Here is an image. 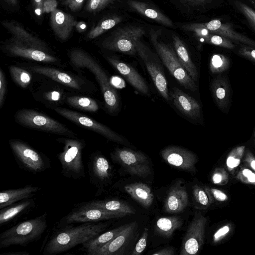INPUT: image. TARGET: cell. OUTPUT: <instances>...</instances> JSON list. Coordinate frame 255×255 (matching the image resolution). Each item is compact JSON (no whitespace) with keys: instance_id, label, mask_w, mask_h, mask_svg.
<instances>
[{"instance_id":"cell-16","label":"cell","mask_w":255,"mask_h":255,"mask_svg":"<svg viewBox=\"0 0 255 255\" xmlns=\"http://www.w3.org/2000/svg\"><path fill=\"white\" fill-rule=\"evenodd\" d=\"M5 50L9 54L42 62L54 63L56 57L47 52L27 45L12 37L5 44Z\"/></svg>"},{"instance_id":"cell-19","label":"cell","mask_w":255,"mask_h":255,"mask_svg":"<svg viewBox=\"0 0 255 255\" xmlns=\"http://www.w3.org/2000/svg\"><path fill=\"white\" fill-rule=\"evenodd\" d=\"M170 99L176 108L184 115L194 120L201 117V106L194 98L177 87L170 92Z\"/></svg>"},{"instance_id":"cell-37","label":"cell","mask_w":255,"mask_h":255,"mask_svg":"<svg viewBox=\"0 0 255 255\" xmlns=\"http://www.w3.org/2000/svg\"><path fill=\"white\" fill-rule=\"evenodd\" d=\"M9 72L13 80L21 87H27L32 79L31 74L27 71L17 66L11 65Z\"/></svg>"},{"instance_id":"cell-33","label":"cell","mask_w":255,"mask_h":255,"mask_svg":"<svg viewBox=\"0 0 255 255\" xmlns=\"http://www.w3.org/2000/svg\"><path fill=\"white\" fill-rule=\"evenodd\" d=\"M182 224V220L178 217H162L157 220L155 229L159 235L168 238Z\"/></svg>"},{"instance_id":"cell-5","label":"cell","mask_w":255,"mask_h":255,"mask_svg":"<svg viewBox=\"0 0 255 255\" xmlns=\"http://www.w3.org/2000/svg\"><path fill=\"white\" fill-rule=\"evenodd\" d=\"M150 35L157 54L170 73L184 88L195 91L197 89L195 82L180 63L175 51L170 46L159 41L156 32H152Z\"/></svg>"},{"instance_id":"cell-32","label":"cell","mask_w":255,"mask_h":255,"mask_svg":"<svg viewBox=\"0 0 255 255\" xmlns=\"http://www.w3.org/2000/svg\"><path fill=\"white\" fill-rule=\"evenodd\" d=\"M83 204L111 212H123L134 214L135 210L128 203L118 200H92L82 203Z\"/></svg>"},{"instance_id":"cell-54","label":"cell","mask_w":255,"mask_h":255,"mask_svg":"<svg viewBox=\"0 0 255 255\" xmlns=\"http://www.w3.org/2000/svg\"><path fill=\"white\" fill-rule=\"evenodd\" d=\"M45 97L51 101H58L61 98V93L58 91H51L46 93Z\"/></svg>"},{"instance_id":"cell-4","label":"cell","mask_w":255,"mask_h":255,"mask_svg":"<svg viewBox=\"0 0 255 255\" xmlns=\"http://www.w3.org/2000/svg\"><path fill=\"white\" fill-rule=\"evenodd\" d=\"M58 141L63 144V150L57 156L61 163L63 176L74 180L85 177L84 165L82 159L85 143L83 140L73 138H60Z\"/></svg>"},{"instance_id":"cell-20","label":"cell","mask_w":255,"mask_h":255,"mask_svg":"<svg viewBox=\"0 0 255 255\" xmlns=\"http://www.w3.org/2000/svg\"><path fill=\"white\" fill-rule=\"evenodd\" d=\"M198 23L211 33L221 35L255 48V41L236 32L228 23H223L220 20L215 19L207 22Z\"/></svg>"},{"instance_id":"cell-56","label":"cell","mask_w":255,"mask_h":255,"mask_svg":"<svg viewBox=\"0 0 255 255\" xmlns=\"http://www.w3.org/2000/svg\"><path fill=\"white\" fill-rule=\"evenodd\" d=\"M30 253L26 251L6 252L1 254L0 255H29Z\"/></svg>"},{"instance_id":"cell-25","label":"cell","mask_w":255,"mask_h":255,"mask_svg":"<svg viewBox=\"0 0 255 255\" xmlns=\"http://www.w3.org/2000/svg\"><path fill=\"white\" fill-rule=\"evenodd\" d=\"M30 70L37 74L47 76L53 80L72 89L79 90L81 84L68 74L56 69L40 66H31Z\"/></svg>"},{"instance_id":"cell-23","label":"cell","mask_w":255,"mask_h":255,"mask_svg":"<svg viewBox=\"0 0 255 255\" xmlns=\"http://www.w3.org/2000/svg\"><path fill=\"white\" fill-rule=\"evenodd\" d=\"M1 24L13 37L22 43L47 52V47L44 41L30 34L17 22L4 20L1 22Z\"/></svg>"},{"instance_id":"cell-53","label":"cell","mask_w":255,"mask_h":255,"mask_svg":"<svg viewBox=\"0 0 255 255\" xmlns=\"http://www.w3.org/2000/svg\"><path fill=\"white\" fill-rule=\"evenodd\" d=\"M44 0H32V3L35 10V12L38 16H41L44 13L42 7Z\"/></svg>"},{"instance_id":"cell-7","label":"cell","mask_w":255,"mask_h":255,"mask_svg":"<svg viewBox=\"0 0 255 255\" xmlns=\"http://www.w3.org/2000/svg\"><path fill=\"white\" fill-rule=\"evenodd\" d=\"M16 122L23 126L47 132L73 136L75 133L65 125L44 114L32 109H24L15 115Z\"/></svg>"},{"instance_id":"cell-12","label":"cell","mask_w":255,"mask_h":255,"mask_svg":"<svg viewBox=\"0 0 255 255\" xmlns=\"http://www.w3.org/2000/svg\"><path fill=\"white\" fill-rule=\"evenodd\" d=\"M54 111L65 119L100 134L109 140L121 144L128 143V141L122 135L81 113L61 108H56Z\"/></svg>"},{"instance_id":"cell-15","label":"cell","mask_w":255,"mask_h":255,"mask_svg":"<svg viewBox=\"0 0 255 255\" xmlns=\"http://www.w3.org/2000/svg\"><path fill=\"white\" fill-rule=\"evenodd\" d=\"M88 172L91 183L98 189L107 184L113 176L111 164L104 155L98 152L90 156Z\"/></svg>"},{"instance_id":"cell-21","label":"cell","mask_w":255,"mask_h":255,"mask_svg":"<svg viewBox=\"0 0 255 255\" xmlns=\"http://www.w3.org/2000/svg\"><path fill=\"white\" fill-rule=\"evenodd\" d=\"M74 17L69 13L56 9L51 13L50 24L55 35L61 40H66L77 24Z\"/></svg>"},{"instance_id":"cell-52","label":"cell","mask_w":255,"mask_h":255,"mask_svg":"<svg viewBox=\"0 0 255 255\" xmlns=\"http://www.w3.org/2000/svg\"><path fill=\"white\" fill-rule=\"evenodd\" d=\"M244 162L255 172V157L249 150L246 152Z\"/></svg>"},{"instance_id":"cell-10","label":"cell","mask_w":255,"mask_h":255,"mask_svg":"<svg viewBox=\"0 0 255 255\" xmlns=\"http://www.w3.org/2000/svg\"><path fill=\"white\" fill-rule=\"evenodd\" d=\"M111 157L132 175L145 178L151 174L148 159L139 151L126 147L117 148L111 153Z\"/></svg>"},{"instance_id":"cell-24","label":"cell","mask_w":255,"mask_h":255,"mask_svg":"<svg viewBox=\"0 0 255 255\" xmlns=\"http://www.w3.org/2000/svg\"><path fill=\"white\" fill-rule=\"evenodd\" d=\"M38 186L28 185L0 193V209L23 200L32 198L39 191Z\"/></svg>"},{"instance_id":"cell-36","label":"cell","mask_w":255,"mask_h":255,"mask_svg":"<svg viewBox=\"0 0 255 255\" xmlns=\"http://www.w3.org/2000/svg\"><path fill=\"white\" fill-rule=\"evenodd\" d=\"M245 148L244 145L236 146L228 155L226 164L230 172L233 173L240 164L245 152Z\"/></svg>"},{"instance_id":"cell-47","label":"cell","mask_w":255,"mask_h":255,"mask_svg":"<svg viewBox=\"0 0 255 255\" xmlns=\"http://www.w3.org/2000/svg\"><path fill=\"white\" fill-rule=\"evenodd\" d=\"M231 228V225L227 224L218 229L213 235V243L216 244L221 241L230 233Z\"/></svg>"},{"instance_id":"cell-17","label":"cell","mask_w":255,"mask_h":255,"mask_svg":"<svg viewBox=\"0 0 255 255\" xmlns=\"http://www.w3.org/2000/svg\"><path fill=\"white\" fill-rule=\"evenodd\" d=\"M160 154L164 160L171 166L189 171L195 169L197 158L190 150L171 145L163 148Z\"/></svg>"},{"instance_id":"cell-45","label":"cell","mask_w":255,"mask_h":255,"mask_svg":"<svg viewBox=\"0 0 255 255\" xmlns=\"http://www.w3.org/2000/svg\"><path fill=\"white\" fill-rule=\"evenodd\" d=\"M205 190L208 194L212 203L215 200L219 202H224L228 200L227 195L221 190L205 187Z\"/></svg>"},{"instance_id":"cell-58","label":"cell","mask_w":255,"mask_h":255,"mask_svg":"<svg viewBox=\"0 0 255 255\" xmlns=\"http://www.w3.org/2000/svg\"><path fill=\"white\" fill-rule=\"evenodd\" d=\"M5 2H6L9 5L12 6H16L18 5V0H3Z\"/></svg>"},{"instance_id":"cell-40","label":"cell","mask_w":255,"mask_h":255,"mask_svg":"<svg viewBox=\"0 0 255 255\" xmlns=\"http://www.w3.org/2000/svg\"><path fill=\"white\" fill-rule=\"evenodd\" d=\"M204 42L229 49H233L235 47L230 39L213 33H210Z\"/></svg>"},{"instance_id":"cell-59","label":"cell","mask_w":255,"mask_h":255,"mask_svg":"<svg viewBox=\"0 0 255 255\" xmlns=\"http://www.w3.org/2000/svg\"><path fill=\"white\" fill-rule=\"evenodd\" d=\"M249 1L252 3V4L255 7V0H249Z\"/></svg>"},{"instance_id":"cell-6","label":"cell","mask_w":255,"mask_h":255,"mask_svg":"<svg viewBox=\"0 0 255 255\" xmlns=\"http://www.w3.org/2000/svg\"><path fill=\"white\" fill-rule=\"evenodd\" d=\"M143 27L128 26L115 30L102 43V46L108 50L128 55L136 53V44L145 34Z\"/></svg>"},{"instance_id":"cell-3","label":"cell","mask_w":255,"mask_h":255,"mask_svg":"<svg viewBox=\"0 0 255 255\" xmlns=\"http://www.w3.org/2000/svg\"><path fill=\"white\" fill-rule=\"evenodd\" d=\"M47 214L44 213L11 227L0 234V249L11 246L25 247L38 241L47 228Z\"/></svg>"},{"instance_id":"cell-57","label":"cell","mask_w":255,"mask_h":255,"mask_svg":"<svg viewBox=\"0 0 255 255\" xmlns=\"http://www.w3.org/2000/svg\"><path fill=\"white\" fill-rule=\"evenodd\" d=\"M86 27L87 25L86 23L82 21L77 23L76 25V28L78 31L79 32H84L86 30Z\"/></svg>"},{"instance_id":"cell-31","label":"cell","mask_w":255,"mask_h":255,"mask_svg":"<svg viewBox=\"0 0 255 255\" xmlns=\"http://www.w3.org/2000/svg\"><path fill=\"white\" fill-rule=\"evenodd\" d=\"M125 224L106 232L100 234L82 245V248L88 255L91 254L110 242L128 226Z\"/></svg>"},{"instance_id":"cell-14","label":"cell","mask_w":255,"mask_h":255,"mask_svg":"<svg viewBox=\"0 0 255 255\" xmlns=\"http://www.w3.org/2000/svg\"><path fill=\"white\" fill-rule=\"evenodd\" d=\"M207 219L196 212L189 225L182 242L180 255H195L202 248L204 241Z\"/></svg>"},{"instance_id":"cell-61","label":"cell","mask_w":255,"mask_h":255,"mask_svg":"<svg viewBox=\"0 0 255 255\" xmlns=\"http://www.w3.org/2000/svg\"></svg>"},{"instance_id":"cell-27","label":"cell","mask_w":255,"mask_h":255,"mask_svg":"<svg viewBox=\"0 0 255 255\" xmlns=\"http://www.w3.org/2000/svg\"><path fill=\"white\" fill-rule=\"evenodd\" d=\"M173 43L177 56L190 77L196 82L198 80V73L196 65L192 60L184 43L176 35H172Z\"/></svg>"},{"instance_id":"cell-8","label":"cell","mask_w":255,"mask_h":255,"mask_svg":"<svg viewBox=\"0 0 255 255\" xmlns=\"http://www.w3.org/2000/svg\"><path fill=\"white\" fill-rule=\"evenodd\" d=\"M9 144L17 163L22 169L37 174L51 167L46 156L23 141L10 139Z\"/></svg>"},{"instance_id":"cell-48","label":"cell","mask_w":255,"mask_h":255,"mask_svg":"<svg viewBox=\"0 0 255 255\" xmlns=\"http://www.w3.org/2000/svg\"><path fill=\"white\" fill-rule=\"evenodd\" d=\"M61 4L72 12H77L82 8L85 0H59Z\"/></svg>"},{"instance_id":"cell-29","label":"cell","mask_w":255,"mask_h":255,"mask_svg":"<svg viewBox=\"0 0 255 255\" xmlns=\"http://www.w3.org/2000/svg\"><path fill=\"white\" fill-rule=\"evenodd\" d=\"M34 206V202L31 199L16 202L0 210V226L11 221L23 214Z\"/></svg>"},{"instance_id":"cell-35","label":"cell","mask_w":255,"mask_h":255,"mask_svg":"<svg viewBox=\"0 0 255 255\" xmlns=\"http://www.w3.org/2000/svg\"><path fill=\"white\" fill-rule=\"evenodd\" d=\"M67 102L71 106L83 111L95 112L99 109L96 101L89 97L71 96L67 98Z\"/></svg>"},{"instance_id":"cell-13","label":"cell","mask_w":255,"mask_h":255,"mask_svg":"<svg viewBox=\"0 0 255 255\" xmlns=\"http://www.w3.org/2000/svg\"><path fill=\"white\" fill-rule=\"evenodd\" d=\"M138 223L133 222L114 239L91 255H124L128 254L138 237Z\"/></svg>"},{"instance_id":"cell-41","label":"cell","mask_w":255,"mask_h":255,"mask_svg":"<svg viewBox=\"0 0 255 255\" xmlns=\"http://www.w3.org/2000/svg\"><path fill=\"white\" fill-rule=\"evenodd\" d=\"M116 0H88L85 6L86 11L96 13L114 3Z\"/></svg>"},{"instance_id":"cell-1","label":"cell","mask_w":255,"mask_h":255,"mask_svg":"<svg viewBox=\"0 0 255 255\" xmlns=\"http://www.w3.org/2000/svg\"><path fill=\"white\" fill-rule=\"evenodd\" d=\"M108 226L105 223L88 222L73 226L69 225L58 228L46 242L44 255L59 254L82 244L101 234Z\"/></svg>"},{"instance_id":"cell-28","label":"cell","mask_w":255,"mask_h":255,"mask_svg":"<svg viewBox=\"0 0 255 255\" xmlns=\"http://www.w3.org/2000/svg\"><path fill=\"white\" fill-rule=\"evenodd\" d=\"M128 4L139 13L160 24L170 27L173 26L172 21L165 15L145 2L135 0H128Z\"/></svg>"},{"instance_id":"cell-18","label":"cell","mask_w":255,"mask_h":255,"mask_svg":"<svg viewBox=\"0 0 255 255\" xmlns=\"http://www.w3.org/2000/svg\"><path fill=\"white\" fill-rule=\"evenodd\" d=\"M107 59L134 88L145 95H149L145 81L132 66L115 57H107Z\"/></svg>"},{"instance_id":"cell-49","label":"cell","mask_w":255,"mask_h":255,"mask_svg":"<svg viewBox=\"0 0 255 255\" xmlns=\"http://www.w3.org/2000/svg\"><path fill=\"white\" fill-rule=\"evenodd\" d=\"M240 55L255 62V48L249 46H242L239 49Z\"/></svg>"},{"instance_id":"cell-44","label":"cell","mask_w":255,"mask_h":255,"mask_svg":"<svg viewBox=\"0 0 255 255\" xmlns=\"http://www.w3.org/2000/svg\"><path fill=\"white\" fill-rule=\"evenodd\" d=\"M212 181L215 184L224 185L229 181L228 173L224 168H217L213 173Z\"/></svg>"},{"instance_id":"cell-43","label":"cell","mask_w":255,"mask_h":255,"mask_svg":"<svg viewBox=\"0 0 255 255\" xmlns=\"http://www.w3.org/2000/svg\"><path fill=\"white\" fill-rule=\"evenodd\" d=\"M236 178L245 184L255 185V172L248 168H241L238 172Z\"/></svg>"},{"instance_id":"cell-2","label":"cell","mask_w":255,"mask_h":255,"mask_svg":"<svg viewBox=\"0 0 255 255\" xmlns=\"http://www.w3.org/2000/svg\"><path fill=\"white\" fill-rule=\"evenodd\" d=\"M71 63L77 68H85L95 76L100 87L106 107L112 114L119 109L120 101L118 93L100 64L87 52L81 49H74L69 53Z\"/></svg>"},{"instance_id":"cell-38","label":"cell","mask_w":255,"mask_h":255,"mask_svg":"<svg viewBox=\"0 0 255 255\" xmlns=\"http://www.w3.org/2000/svg\"><path fill=\"white\" fill-rule=\"evenodd\" d=\"M230 64L227 57L221 54H215L211 57L209 68L212 73L220 74L227 70Z\"/></svg>"},{"instance_id":"cell-60","label":"cell","mask_w":255,"mask_h":255,"mask_svg":"<svg viewBox=\"0 0 255 255\" xmlns=\"http://www.w3.org/2000/svg\"><path fill=\"white\" fill-rule=\"evenodd\" d=\"M254 136L255 138V131L254 133Z\"/></svg>"},{"instance_id":"cell-30","label":"cell","mask_w":255,"mask_h":255,"mask_svg":"<svg viewBox=\"0 0 255 255\" xmlns=\"http://www.w3.org/2000/svg\"><path fill=\"white\" fill-rule=\"evenodd\" d=\"M211 90L216 103L221 110L226 109L230 102V89L227 79L222 76L215 78L211 84Z\"/></svg>"},{"instance_id":"cell-50","label":"cell","mask_w":255,"mask_h":255,"mask_svg":"<svg viewBox=\"0 0 255 255\" xmlns=\"http://www.w3.org/2000/svg\"><path fill=\"white\" fill-rule=\"evenodd\" d=\"M6 91L5 75L2 69L0 70V108L3 105Z\"/></svg>"},{"instance_id":"cell-46","label":"cell","mask_w":255,"mask_h":255,"mask_svg":"<svg viewBox=\"0 0 255 255\" xmlns=\"http://www.w3.org/2000/svg\"><path fill=\"white\" fill-rule=\"evenodd\" d=\"M148 231L147 228H144L140 238L136 243L133 250L131 253V255H139L144 251L146 246Z\"/></svg>"},{"instance_id":"cell-11","label":"cell","mask_w":255,"mask_h":255,"mask_svg":"<svg viewBox=\"0 0 255 255\" xmlns=\"http://www.w3.org/2000/svg\"><path fill=\"white\" fill-rule=\"evenodd\" d=\"M136 53L143 61L151 78L161 96L170 100L167 80L161 66L155 56L140 40L136 44Z\"/></svg>"},{"instance_id":"cell-26","label":"cell","mask_w":255,"mask_h":255,"mask_svg":"<svg viewBox=\"0 0 255 255\" xmlns=\"http://www.w3.org/2000/svg\"><path fill=\"white\" fill-rule=\"evenodd\" d=\"M125 191L144 208L148 209L151 205L154 196L150 187L142 182H134L126 185Z\"/></svg>"},{"instance_id":"cell-55","label":"cell","mask_w":255,"mask_h":255,"mask_svg":"<svg viewBox=\"0 0 255 255\" xmlns=\"http://www.w3.org/2000/svg\"><path fill=\"white\" fill-rule=\"evenodd\" d=\"M174 254L175 250L172 247L164 248L152 254L153 255H174Z\"/></svg>"},{"instance_id":"cell-34","label":"cell","mask_w":255,"mask_h":255,"mask_svg":"<svg viewBox=\"0 0 255 255\" xmlns=\"http://www.w3.org/2000/svg\"><path fill=\"white\" fill-rule=\"evenodd\" d=\"M122 20V17L113 15L106 17L92 27L87 35L88 39H93L112 29Z\"/></svg>"},{"instance_id":"cell-22","label":"cell","mask_w":255,"mask_h":255,"mask_svg":"<svg viewBox=\"0 0 255 255\" xmlns=\"http://www.w3.org/2000/svg\"><path fill=\"white\" fill-rule=\"evenodd\" d=\"M188 195L185 187L176 184L168 191L165 199L164 209L168 213L183 211L188 204Z\"/></svg>"},{"instance_id":"cell-42","label":"cell","mask_w":255,"mask_h":255,"mask_svg":"<svg viewBox=\"0 0 255 255\" xmlns=\"http://www.w3.org/2000/svg\"><path fill=\"white\" fill-rule=\"evenodd\" d=\"M235 3L237 7L245 15L250 24L255 30V10L241 1H236Z\"/></svg>"},{"instance_id":"cell-9","label":"cell","mask_w":255,"mask_h":255,"mask_svg":"<svg viewBox=\"0 0 255 255\" xmlns=\"http://www.w3.org/2000/svg\"><path fill=\"white\" fill-rule=\"evenodd\" d=\"M123 212H111L81 204L67 215L62 218L56 224L57 228H61L75 223L97 222L101 221L119 218L128 215Z\"/></svg>"},{"instance_id":"cell-51","label":"cell","mask_w":255,"mask_h":255,"mask_svg":"<svg viewBox=\"0 0 255 255\" xmlns=\"http://www.w3.org/2000/svg\"><path fill=\"white\" fill-rule=\"evenodd\" d=\"M58 2L56 0H44L43 3V13H51L57 9Z\"/></svg>"},{"instance_id":"cell-39","label":"cell","mask_w":255,"mask_h":255,"mask_svg":"<svg viewBox=\"0 0 255 255\" xmlns=\"http://www.w3.org/2000/svg\"><path fill=\"white\" fill-rule=\"evenodd\" d=\"M193 195L196 202L206 208L212 204L207 193L201 186L195 185L192 187Z\"/></svg>"}]
</instances>
